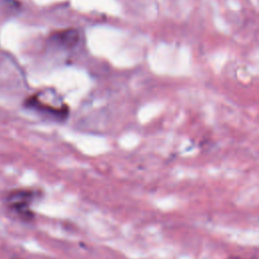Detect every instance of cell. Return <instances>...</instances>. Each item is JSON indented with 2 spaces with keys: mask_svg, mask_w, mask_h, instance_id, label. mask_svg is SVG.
Masks as SVG:
<instances>
[{
  "mask_svg": "<svg viewBox=\"0 0 259 259\" xmlns=\"http://www.w3.org/2000/svg\"><path fill=\"white\" fill-rule=\"evenodd\" d=\"M36 192L28 189H16L6 196L8 206L23 220L29 221L34 218L33 212L29 209L30 203L35 199Z\"/></svg>",
  "mask_w": 259,
  "mask_h": 259,
  "instance_id": "cell-1",
  "label": "cell"
},
{
  "mask_svg": "<svg viewBox=\"0 0 259 259\" xmlns=\"http://www.w3.org/2000/svg\"><path fill=\"white\" fill-rule=\"evenodd\" d=\"M227 259H255L253 257H246V256H240V255H235V256H230Z\"/></svg>",
  "mask_w": 259,
  "mask_h": 259,
  "instance_id": "cell-4",
  "label": "cell"
},
{
  "mask_svg": "<svg viewBox=\"0 0 259 259\" xmlns=\"http://www.w3.org/2000/svg\"><path fill=\"white\" fill-rule=\"evenodd\" d=\"M26 106L36 110L37 112L44 114L45 116H49L53 119L62 120L68 115V108L65 107H55L51 106L47 103L41 102L37 96H32L26 100Z\"/></svg>",
  "mask_w": 259,
  "mask_h": 259,
  "instance_id": "cell-3",
  "label": "cell"
},
{
  "mask_svg": "<svg viewBox=\"0 0 259 259\" xmlns=\"http://www.w3.org/2000/svg\"><path fill=\"white\" fill-rule=\"evenodd\" d=\"M80 40V33L77 29L67 28L54 32L50 36V44L54 48L61 50H71L74 49Z\"/></svg>",
  "mask_w": 259,
  "mask_h": 259,
  "instance_id": "cell-2",
  "label": "cell"
}]
</instances>
